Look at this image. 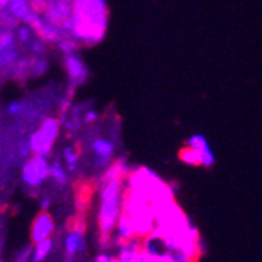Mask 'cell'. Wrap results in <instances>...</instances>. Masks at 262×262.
Instances as JSON below:
<instances>
[{
  "instance_id": "1",
  "label": "cell",
  "mask_w": 262,
  "mask_h": 262,
  "mask_svg": "<svg viewBox=\"0 0 262 262\" xmlns=\"http://www.w3.org/2000/svg\"><path fill=\"white\" fill-rule=\"evenodd\" d=\"M134 168L126 157L118 156L108 170L99 174L98 179V234L102 250L112 248V237L116 223L124 212L127 196V176Z\"/></svg>"
},
{
  "instance_id": "2",
  "label": "cell",
  "mask_w": 262,
  "mask_h": 262,
  "mask_svg": "<svg viewBox=\"0 0 262 262\" xmlns=\"http://www.w3.org/2000/svg\"><path fill=\"white\" fill-rule=\"evenodd\" d=\"M73 11L74 36L80 46L94 47L101 44L110 24L107 0H74Z\"/></svg>"
},
{
  "instance_id": "3",
  "label": "cell",
  "mask_w": 262,
  "mask_h": 262,
  "mask_svg": "<svg viewBox=\"0 0 262 262\" xmlns=\"http://www.w3.org/2000/svg\"><path fill=\"white\" fill-rule=\"evenodd\" d=\"M63 132L61 120L58 115H47L38 123V126L29 134V148L32 154L52 157L55 145Z\"/></svg>"
},
{
  "instance_id": "4",
  "label": "cell",
  "mask_w": 262,
  "mask_h": 262,
  "mask_svg": "<svg viewBox=\"0 0 262 262\" xmlns=\"http://www.w3.org/2000/svg\"><path fill=\"white\" fill-rule=\"evenodd\" d=\"M52 157L32 154L22 162L20 182L27 190H39L47 181H51Z\"/></svg>"
},
{
  "instance_id": "5",
  "label": "cell",
  "mask_w": 262,
  "mask_h": 262,
  "mask_svg": "<svg viewBox=\"0 0 262 262\" xmlns=\"http://www.w3.org/2000/svg\"><path fill=\"white\" fill-rule=\"evenodd\" d=\"M91 159V166L99 174L108 170L118 157V145L112 137L107 135H93L86 146Z\"/></svg>"
},
{
  "instance_id": "6",
  "label": "cell",
  "mask_w": 262,
  "mask_h": 262,
  "mask_svg": "<svg viewBox=\"0 0 262 262\" xmlns=\"http://www.w3.org/2000/svg\"><path fill=\"white\" fill-rule=\"evenodd\" d=\"M24 57V51L13 30H0V69L5 80H11L14 69Z\"/></svg>"
},
{
  "instance_id": "7",
  "label": "cell",
  "mask_w": 262,
  "mask_h": 262,
  "mask_svg": "<svg viewBox=\"0 0 262 262\" xmlns=\"http://www.w3.org/2000/svg\"><path fill=\"white\" fill-rule=\"evenodd\" d=\"M61 66L66 74V88L77 91L90 80V68L80 51L68 52L61 55Z\"/></svg>"
},
{
  "instance_id": "8",
  "label": "cell",
  "mask_w": 262,
  "mask_h": 262,
  "mask_svg": "<svg viewBox=\"0 0 262 262\" xmlns=\"http://www.w3.org/2000/svg\"><path fill=\"white\" fill-rule=\"evenodd\" d=\"M64 254L79 256L86 251V226L82 220H76L63 237Z\"/></svg>"
},
{
  "instance_id": "9",
  "label": "cell",
  "mask_w": 262,
  "mask_h": 262,
  "mask_svg": "<svg viewBox=\"0 0 262 262\" xmlns=\"http://www.w3.org/2000/svg\"><path fill=\"white\" fill-rule=\"evenodd\" d=\"M143 250L151 257H154L156 262H173L168 241H166V237L163 234H160L156 229L146 237H143Z\"/></svg>"
},
{
  "instance_id": "10",
  "label": "cell",
  "mask_w": 262,
  "mask_h": 262,
  "mask_svg": "<svg viewBox=\"0 0 262 262\" xmlns=\"http://www.w3.org/2000/svg\"><path fill=\"white\" fill-rule=\"evenodd\" d=\"M55 234V220L49 210H39L30 226V242L38 244L47 239H52Z\"/></svg>"
},
{
  "instance_id": "11",
  "label": "cell",
  "mask_w": 262,
  "mask_h": 262,
  "mask_svg": "<svg viewBox=\"0 0 262 262\" xmlns=\"http://www.w3.org/2000/svg\"><path fill=\"white\" fill-rule=\"evenodd\" d=\"M185 145L196 149L200 154H201V159H203V168H212L213 165H215V152H213L212 146L209 145L207 138L203 135V134H193L190 135L185 141Z\"/></svg>"
},
{
  "instance_id": "12",
  "label": "cell",
  "mask_w": 262,
  "mask_h": 262,
  "mask_svg": "<svg viewBox=\"0 0 262 262\" xmlns=\"http://www.w3.org/2000/svg\"><path fill=\"white\" fill-rule=\"evenodd\" d=\"M57 156L64 163V166L71 174H76L79 171L80 163H82V149L76 145V143H73V141L64 143Z\"/></svg>"
},
{
  "instance_id": "13",
  "label": "cell",
  "mask_w": 262,
  "mask_h": 262,
  "mask_svg": "<svg viewBox=\"0 0 262 262\" xmlns=\"http://www.w3.org/2000/svg\"><path fill=\"white\" fill-rule=\"evenodd\" d=\"M69 171L64 166V163L60 160V157L57 154L52 156V162H51V181L57 185V187H66L71 182L69 178Z\"/></svg>"
},
{
  "instance_id": "14",
  "label": "cell",
  "mask_w": 262,
  "mask_h": 262,
  "mask_svg": "<svg viewBox=\"0 0 262 262\" xmlns=\"http://www.w3.org/2000/svg\"><path fill=\"white\" fill-rule=\"evenodd\" d=\"M55 248V241L47 239L38 244H33V254H32V262H44L47 257H49L54 253Z\"/></svg>"
},
{
  "instance_id": "15",
  "label": "cell",
  "mask_w": 262,
  "mask_h": 262,
  "mask_svg": "<svg viewBox=\"0 0 262 262\" xmlns=\"http://www.w3.org/2000/svg\"><path fill=\"white\" fill-rule=\"evenodd\" d=\"M179 160L185 165H190V166H203V159H201V154L193 149V148H190V146H184L179 149V154H178Z\"/></svg>"
},
{
  "instance_id": "16",
  "label": "cell",
  "mask_w": 262,
  "mask_h": 262,
  "mask_svg": "<svg viewBox=\"0 0 262 262\" xmlns=\"http://www.w3.org/2000/svg\"><path fill=\"white\" fill-rule=\"evenodd\" d=\"M32 254H33V244H27L24 245L14 256L13 262H32Z\"/></svg>"
},
{
  "instance_id": "17",
  "label": "cell",
  "mask_w": 262,
  "mask_h": 262,
  "mask_svg": "<svg viewBox=\"0 0 262 262\" xmlns=\"http://www.w3.org/2000/svg\"><path fill=\"white\" fill-rule=\"evenodd\" d=\"M93 262H120V260H118L115 253H112V251L108 253L107 250H104L102 253H98L93 257Z\"/></svg>"
},
{
  "instance_id": "18",
  "label": "cell",
  "mask_w": 262,
  "mask_h": 262,
  "mask_svg": "<svg viewBox=\"0 0 262 262\" xmlns=\"http://www.w3.org/2000/svg\"><path fill=\"white\" fill-rule=\"evenodd\" d=\"M51 204H52V198H51V195L42 193V195L39 196V210H49Z\"/></svg>"
},
{
  "instance_id": "19",
  "label": "cell",
  "mask_w": 262,
  "mask_h": 262,
  "mask_svg": "<svg viewBox=\"0 0 262 262\" xmlns=\"http://www.w3.org/2000/svg\"><path fill=\"white\" fill-rule=\"evenodd\" d=\"M132 262H156V259H154V257H151L145 250H141V251H140V254H138Z\"/></svg>"
},
{
  "instance_id": "20",
  "label": "cell",
  "mask_w": 262,
  "mask_h": 262,
  "mask_svg": "<svg viewBox=\"0 0 262 262\" xmlns=\"http://www.w3.org/2000/svg\"><path fill=\"white\" fill-rule=\"evenodd\" d=\"M63 262H77V256H71V254H64Z\"/></svg>"
},
{
  "instance_id": "21",
  "label": "cell",
  "mask_w": 262,
  "mask_h": 262,
  "mask_svg": "<svg viewBox=\"0 0 262 262\" xmlns=\"http://www.w3.org/2000/svg\"><path fill=\"white\" fill-rule=\"evenodd\" d=\"M51 2V0H35V4L39 7V8H42L44 5H47V4H49Z\"/></svg>"
}]
</instances>
